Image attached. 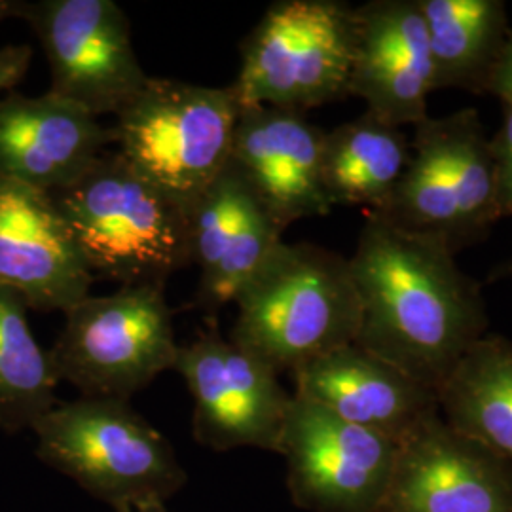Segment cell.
I'll list each match as a JSON object with an SVG mask.
<instances>
[{
  "label": "cell",
  "mask_w": 512,
  "mask_h": 512,
  "mask_svg": "<svg viewBox=\"0 0 512 512\" xmlns=\"http://www.w3.org/2000/svg\"><path fill=\"white\" fill-rule=\"evenodd\" d=\"M399 440L338 418L293 393L279 454L294 505L310 512H378Z\"/></svg>",
  "instance_id": "9"
},
{
  "label": "cell",
  "mask_w": 512,
  "mask_h": 512,
  "mask_svg": "<svg viewBox=\"0 0 512 512\" xmlns=\"http://www.w3.org/2000/svg\"><path fill=\"white\" fill-rule=\"evenodd\" d=\"M435 92L425 18L418 0H372L355 6V57L349 97L366 112L406 128L425 120Z\"/></svg>",
  "instance_id": "14"
},
{
  "label": "cell",
  "mask_w": 512,
  "mask_h": 512,
  "mask_svg": "<svg viewBox=\"0 0 512 512\" xmlns=\"http://www.w3.org/2000/svg\"><path fill=\"white\" fill-rule=\"evenodd\" d=\"M293 380L294 395L399 442L427 416L439 412L437 393L357 344L294 370Z\"/></svg>",
  "instance_id": "17"
},
{
  "label": "cell",
  "mask_w": 512,
  "mask_h": 512,
  "mask_svg": "<svg viewBox=\"0 0 512 512\" xmlns=\"http://www.w3.org/2000/svg\"><path fill=\"white\" fill-rule=\"evenodd\" d=\"M349 268L361 300L355 344L439 393L488 334L480 283L446 241L410 234L366 215Z\"/></svg>",
  "instance_id": "1"
},
{
  "label": "cell",
  "mask_w": 512,
  "mask_h": 512,
  "mask_svg": "<svg viewBox=\"0 0 512 512\" xmlns=\"http://www.w3.org/2000/svg\"><path fill=\"white\" fill-rule=\"evenodd\" d=\"M232 84L239 107L306 110L349 97L355 6L340 0H279L241 48Z\"/></svg>",
  "instance_id": "6"
},
{
  "label": "cell",
  "mask_w": 512,
  "mask_h": 512,
  "mask_svg": "<svg viewBox=\"0 0 512 512\" xmlns=\"http://www.w3.org/2000/svg\"><path fill=\"white\" fill-rule=\"evenodd\" d=\"M50 359L59 380L88 399L129 401L173 370L177 344L164 287H120L86 296L65 313Z\"/></svg>",
  "instance_id": "7"
},
{
  "label": "cell",
  "mask_w": 512,
  "mask_h": 512,
  "mask_svg": "<svg viewBox=\"0 0 512 512\" xmlns=\"http://www.w3.org/2000/svg\"><path fill=\"white\" fill-rule=\"evenodd\" d=\"M29 59H31L29 46L0 50V95L19 82V78L27 71Z\"/></svg>",
  "instance_id": "25"
},
{
  "label": "cell",
  "mask_w": 512,
  "mask_h": 512,
  "mask_svg": "<svg viewBox=\"0 0 512 512\" xmlns=\"http://www.w3.org/2000/svg\"><path fill=\"white\" fill-rule=\"evenodd\" d=\"M442 420L512 463V342L488 332L437 393Z\"/></svg>",
  "instance_id": "20"
},
{
  "label": "cell",
  "mask_w": 512,
  "mask_h": 512,
  "mask_svg": "<svg viewBox=\"0 0 512 512\" xmlns=\"http://www.w3.org/2000/svg\"><path fill=\"white\" fill-rule=\"evenodd\" d=\"M234 304L230 340L277 374L355 344L361 327L348 258L313 243H279Z\"/></svg>",
  "instance_id": "2"
},
{
  "label": "cell",
  "mask_w": 512,
  "mask_h": 512,
  "mask_svg": "<svg viewBox=\"0 0 512 512\" xmlns=\"http://www.w3.org/2000/svg\"><path fill=\"white\" fill-rule=\"evenodd\" d=\"M437 90L488 93L512 29L503 0H418Z\"/></svg>",
  "instance_id": "18"
},
{
  "label": "cell",
  "mask_w": 512,
  "mask_h": 512,
  "mask_svg": "<svg viewBox=\"0 0 512 512\" xmlns=\"http://www.w3.org/2000/svg\"><path fill=\"white\" fill-rule=\"evenodd\" d=\"M366 215L410 234L442 239L458 255L452 114L427 116L414 126L412 158L401 181L384 209Z\"/></svg>",
  "instance_id": "21"
},
{
  "label": "cell",
  "mask_w": 512,
  "mask_h": 512,
  "mask_svg": "<svg viewBox=\"0 0 512 512\" xmlns=\"http://www.w3.org/2000/svg\"><path fill=\"white\" fill-rule=\"evenodd\" d=\"M499 275H509V277H512V256L509 262H505V264H503V268H501V274Z\"/></svg>",
  "instance_id": "28"
},
{
  "label": "cell",
  "mask_w": 512,
  "mask_h": 512,
  "mask_svg": "<svg viewBox=\"0 0 512 512\" xmlns=\"http://www.w3.org/2000/svg\"><path fill=\"white\" fill-rule=\"evenodd\" d=\"M147 512H167V509H165V507H162V509H152V511Z\"/></svg>",
  "instance_id": "29"
},
{
  "label": "cell",
  "mask_w": 512,
  "mask_h": 512,
  "mask_svg": "<svg viewBox=\"0 0 512 512\" xmlns=\"http://www.w3.org/2000/svg\"><path fill=\"white\" fill-rule=\"evenodd\" d=\"M173 370L194 399L196 442L213 452L279 454L293 393L270 366L211 332L181 346Z\"/></svg>",
  "instance_id": "10"
},
{
  "label": "cell",
  "mask_w": 512,
  "mask_h": 512,
  "mask_svg": "<svg viewBox=\"0 0 512 512\" xmlns=\"http://www.w3.org/2000/svg\"><path fill=\"white\" fill-rule=\"evenodd\" d=\"M52 198L93 275L122 287H164L190 266L188 211L148 183L120 152L101 154Z\"/></svg>",
  "instance_id": "3"
},
{
  "label": "cell",
  "mask_w": 512,
  "mask_h": 512,
  "mask_svg": "<svg viewBox=\"0 0 512 512\" xmlns=\"http://www.w3.org/2000/svg\"><path fill=\"white\" fill-rule=\"evenodd\" d=\"M325 135L302 112L239 110L230 165L285 230L332 211L323 184Z\"/></svg>",
  "instance_id": "13"
},
{
  "label": "cell",
  "mask_w": 512,
  "mask_h": 512,
  "mask_svg": "<svg viewBox=\"0 0 512 512\" xmlns=\"http://www.w3.org/2000/svg\"><path fill=\"white\" fill-rule=\"evenodd\" d=\"M454 184L458 200L456 253L486 239L501 220L495 196L494 156L476 109L452 112Z\"/></svg>",
  "instance_id": "23"
},
{
  "label": "cell",
  "mask_w": 512,
  "mask_h": 512,
  "mask_svg": "<svg viewBox=\"0 0 512 512\" xmlns=\"http://www.w3.org/2000/svg\"><path fill=\"white\" fill-rule=\"evenodd\" d=\"M378 512H512V463L433 412L401 442Z\"/></svg>",
  "instance_id": "11"
},
{
  "label": "cell",
  "mask_w": 512,
  "mask_h": 512,
  "mask_svg": "<svg viewBox=\"0 0 512 512\" xmlns=\"http://www.w3.org/2000/svg\"><path fill=\"white\" fill-rule=\"evenodd\" d=\"M232 86L150 78L116 114L114 145L148 183L192 205L230 164L239 118Z\"/></svg>",
  "instance_id": "5"
},
{
  "label": "cell",
  "mask_w": 512,
  "mask_h": 512,
  "mask_svg": "<svg viewBox=\"0 0 512 512\" xmlns=\"http://www.w3.org/2000/svg\"><path fill=\"white\" fill-rule=\"evenodd\" d=\"M16 18L37 33L50 63V93L95 118L118 114L147 84L131 27L112 0L16 2Z\"/></svg>",
  "instance_id": "8"
},
{
  "label": "cell",
  "mask_w": 512,
  "mask_h": 512,
  "mask_svg": "<svg viewBox=\"0 0 512 512\" xmlns=\"http://www.w3.org/2000/svg\"><path fill=\"white\" fill-rule=\"evenodd\" d=\"M190 264L200 268L198 302L217 310L239 291L283 243L285 228L228 164L190 213Z\"/></svg>",
  "instance_id": "15"
},
{
  "label": "cell",
  "mask_w": 512,
  "mask_h": 512,
  "mask_svg": "<svg viewBox=\"0 0 512 512\" xmlns=\"http://www.w3.org/2000/svg\"><path fill=\"white\" fill-rule=\"evenodd\" d=\"M494 156L495 196L499 217H512V107L505 105L503 124L490 137Z\"/></svg>",
  "instance_id": "24"
},
{
  "label": "cell",
  "mask_w": 512,
  "mask_h": 512,
  "mask_svg": "<svg viewBox=\"0 0 512 512\" xmlns=\"http://www.w3.org/2000/svg\"><path fill=\"white\" fill-rule=\"evenodd\" d=\"M93 274L52 194L0 179V285L29 310L67 311Z\"/></svg>",
  "instance_id": "12"
},
{
  "label": "cell",
  "mask_w": 512,
  "mask_h": 512,
  "mask_svg": "<svg viewBox=\"0 0 512 512\" xmlns=\"http://www.w3.org/2000/svg\"><path fill=\"white\" fill-rule=\"evenodd\" d=\"M33 433L42 463L116 512L162 509L188 482L169 440L129 401L55 404Z\"/></svg>",
  "instance_id": "4"
},
{
  "label": "cell",
  "mask_w": 512,
  "mask_h": 512,
  "mask_svg": "<svg viewBox=\"0 0 512 512\" xmlns=\"http://www.w3.org/2000/svg\"><path fill=\"white\" fill-rule=\"evenodd\" d=\"M412 158L404 128L366 112L330 129L323 148V184L330 205L384 209Z\"/></svg>",
  "instance_id": "19"
},
{
  "label": "cell",
  "mask_w": 512,
  "mask_h": 512,
  "mask_svg": "<svg viewBox=\"0 0 512 512\" xmlns=\"http://www.w3.org/2000/svg\"><path fill=\"white\" fill-rule=\"evenodd\" d=\"M29 308L0 285V429L19 433L35 427L55 404L61 382L50 353L33 336Z\"/></svg>",
  "instance_id": "22"
},
{
  "label": "cell",
  "mask_w": 512,
  "mask_h": 512,
  "mask_svg": "<svg viewBox=\"0 0 512 512\" xmlns=\"http://www.w3.org/2000/svg\"><path fill=\"white\" fill-rule=\"evenodd\" d=\"M110 143L112 128L54 93L0 97V179L55 194L78 181Z\"/></svg>",
  "instance_id": "16"
},
{
  "label": "cell",
  "mask_w": 512,
  "mask_h": 512,
  "mask_svg": "<svg viewBox=\"0 0 512 512\" xmlns=\"http://www.w3.org/2000/svg\"><path fill=\"white\" fill-rule=\"evenodd\" d=\"M6 18H16V2L0 0V21Z\"/></svg>",
  "instance_id": "27"
},
{
  "label": "cell",
  "mask_w": 512,
  "mask_h": 512,
  "mask_svg": "<svg viewBox=\"0 0 512 512\" xmlns=\"http://www.w3.org/2000/svg\"><path fill=\"white\" fill-rule=\"evenodd\" d=\"M492 80H512V33L507 46H505V50H503V54H501L497 65H495L490 82Z\"/></svg>",
  "instance_id": "26"
}]
</instances>
